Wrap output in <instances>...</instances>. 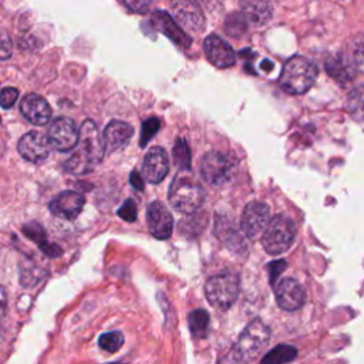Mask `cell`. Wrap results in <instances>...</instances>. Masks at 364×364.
Segmentation results:
<instances>
[{
    "mask_svg": "<svg viewBox=\"0 0 364 364\" xmlns=\"http://www.w3.org/2000/svg\"><path fill=\"white\" fill-rule=\"evenodd\" d=\"M188 326L195 338H205L209 331V313L203 309H196L188 316Z\"/></svg>",
    "mask_w": 364,
    "mask_h": 364,
    "instance_id": "obj_23",
    "label": "cell"
},
{
    "mask_svg": "<svg viewBox=\"0 0 364 364\" xmlns=\"http://www.w3.org/2000/svg\"><path fill=\"white\" fill-rule=\"evenodd\" d=\"M168 199L175 210L189 215L202 206L205 200V191L198 181L182 171V173L179 172L173 178L169 186Z\"/></svg>",
    "mask_w": 364,
    "mask_h": 364,
    "instance_id": "obj_4",
    "label": "cell"
},
{
    "mask_svg": "<svg viewBox=\"0 0 364 364\" xmlns=\"http://www.w3.org/2000/svg\"><path fill=\"white\" fill-rule=\"evenodd\" d=\"M274 294L279 307L286 311H294L300 309L306 301L304 289L297 280L291 277L282 279L279 283H276Z\"/></svg>",
    "mask_w": 364,
    "mask_h": 364,
    "instance_id": "obj_12",
    "label": "cell"
},
{
    "mask_svg": "<svg viewBox=\"0 0 364 364\" xmlns=\"http://www.w3.org/2000/svg\"><path fill=\"white\" fill-rule=\"evenodd\" d=\"M10 51H11V47H9V38L6 36H3V40H1V58L6 60L10 55Z\"/></svg>",
    "mask_w": 364,
    "mask_h": 364,
    "instance_id": "obj_37",
    "label": "cell"
},
{
    "mask_svg": "<svg viewBox=\"0 0 364 364\" xmlns=\"http://www.w3.org/2000/svg\"><path fill=\"white\" fill-rule=\"evenodd\" d=\"M351 60H353V67L364 74V34H360L353 40Z\"/></svg>",
    "mask_w": 364,
    "mask_h": 364,
    "instance_id": "obj_30",
    "label": "cell"
},
{
    "mask_svg": "<svg viewBox=\"0 0 364 364\" xmlns=\"http://www.w3.org/2000/svg\"><path fill=\"white\" fill-rule=\"evenodd\" d=\"M297 350L290 344H279L264 354L262 364H286L296 358Z\"/></svg>",
    "mask_w": 364,
    "mask_h": 364,
    "instance_id": "obj_24",
    "label": "cell"
},
{
    "mask_svg": "<svg viewBox=\"0 0 364 364\" xmlns=\"http://www.w3.org/2000/svg\"><path fill=\"white\" fill-rule=\"evenodd\" d=\"M47 136L54 149L60 152H68L75 145H78L80 131L73 119L60 117L51 122L47 131Z\"/></svg>",
    "mask_w": 364,
    "mask_h": 364,
    "instance_id": "obj_8",
    "label": "cell"
},
{
    "mask_svg": "<svg viewBox=\"0 0 364 364\" xmlns=\"http://www.w3.org/2000/svg\"><path fill=\"white\" fill-rule=\"evenodd\" d=\"M287 267L286 260H274L269 264V270H270V283L274 287V284L277 283V277L279 274Z\"/></svg>",
    "mask_w": 364,
    "mask_h": 364,
    "instance_id": "obj_35",
    "label": "cell"
},
{
    "mask_svg": "<svg viewBox=\"0 0 364 364\" xmlns=\"http://www.w3.org/2000/svg\"><path fill=\"white\" fill-rule=\"evenodd\" d=\"M237 169V162L233 156L223 154V152H218V151H212L208 152L200 164V175L202 178L213 186H222L225 183H228L235 172Z\"/></svg>",
    "mask_w": 364,
    "mask_h": 364,
    "instance_id": "obj_7",
    "label": "cell"
},
{
    "mask_svg": "<svg viewBox=\"0 0 364 364\" xmlns=\"http://www.w3.org/2000/svg\"><path fill=\"white\" fill-rule=\"evenodd\" d=\"M111 364H118V363H111Z\"/></svg>",
    "mask_w": 364,
    "mask_h": 364,
    "instance_id": "obj_39",
    "label": "cell"
},
{
    "mask_svg": "<svg viewBox=\"0 0 364 364\" xmlns=\"http://www.w3.org/2000/svg\"><path fill=\"white\" fill-rule=\"evenodd\" d=\"M216 232L219 235V237H222V240H228V245L232 246L233 243L237 246L239 243H242V236L237 235V232L233 229L232 223L229 220H218L216 223Z\"/></svg>",
    "mask_w": 364,
    "mask_h": 364,
    "instance_id": "obj_29",
    "label": "cell"
},
{
    "mask_svg": "<svg viewBox=\"0 0 364 364\" xmlns=\"http://www.w3.org/2000/svg\"><path fill=\"white\" fill-rule=\"evenodd\" d=\"M124 344V336L121 331H109L104 333L98 338V346L107 353L118 351Z\"/></svg>",
    "mask_w": 364,
    "mask_h": 364,
    "instance_id": "obj_28",
    "label": "cell"
},
{
    "mask_svg": "<svg viewBox=\"0 0 364 364\" xmlns=\"http://www.w3.org/2000/svg\"><path fill=\"white\" fill-rule=\"evenodd\" d=\"M146 223L151 235L156 239H168L172 233L173 219L168 208L159 202L154 200L146 208Z\"/></svg>",
    "mask_w": 364,
    "mask_h": 364,
    "instance_id": "obj_13",
    "label": "cell"
},
{
    "mask_svg": "<svg viewBox=\"0 0 364 364\" xmlns=\"http://www.w3.org/2000/svg\"><path fill=\"white\" fill-rule=\"evenodd\" d=\"M105 144L94 121L85 119L80 127L77 149L64 162V169L73 175H84L94 169L104 158Z\"/></svg>",
    "mask_w": 364,
    "mask_h": 364,
    "instance_id": "obj_1",
    "label": "cell"
},
{
    "mask_svg": "<svg viewBox=\"0 0 364 364\" xmlns=\"http://www.w3.org/2000/svg\"><path fill=\"white\" fill-rule=\"evenodd\" d=\"M23 233H24L28 239H31L33 242H36V243L40 246V249H41L47 256H50V257H58V256H61V253H63L61 247H58L57 245L50 243V242L47 240V235H46V232L43 230V228H41L38 223L31 222V223L24 225V226H23Z\"/></svg>",
    "mask_w": 364,
    "mask_h": 364,
    "instance_id": "obj_21",
    "label": "cell"
},
{
    "mask_svg": "<svg viewBox=\"0 0 364 364\" xmlns=\"http://www.w3.org/2000/svg\"><path fill=\"white\" fill-rule=\"evenodd\" d=\"M203 50L208 61L216 68H229L236 61L232 46L216 34H209L205 38Z\"/></svg>",
    "mask_w": 364,
    "mask_h": 364,
    "instance_id": "obj_14",
    "label": "cell"
},
{
    "mask_svg": "<svg viewBox=\"0 0 364 364\" xmlns=\"http://www.w3.org/2000/svg\"><path fill=\"white\" fill-rule=\"evenodd\" d=\"M129 183H131L135 189H138V191H142V189H144V179H142V176H141L136 171H132V172H131Z\"/></svg>",
    "mask_w": 364,
    "mask_h": 364,
    "instance_id": "obj_36",
    "label": "cell"
},
{
    "mask_svg": "<svg viewBox=\"0 0 364 364\" xmlns=\"http://www.w3.org/2000/svg\"><path fill=\"white\" fill-rule=\"evenodd\" d=\"M158 0H124L125 6L135 13H148Z\"/></svg>",
    "mask_w": 364,
    "mask_h": 364,
    "instance_id": "obj_33",
    "label": "cell"
},
{
    "mask_svg": "<svg viewBox=\"0 0 364 364\" xmlns=\"http://www.w3.org/2000/svg\"><path fill=\"white\" fill-rule=\"evenodd\" d=\"M161 122L158 118H148L144 121L142 128H141V138H139V145L144 148L146 146V144L156 135V132L159 131Z\"/></svg>",
    "mask_w": 364,
    "mask_h": 364,
    "instance_id": "obj_31",
    "label": "cell"
},
{
    "mask_svg": "<svg viewBox=\"0 0 364 364\" xmlns=\"http://www.w3.org/2000/svg\"><path fill=\"white\" fill-rule=\"evenodd\" d=\"M326 70L328 75L333 77L340 84H346L354 78L353 68L348 64H346V61L340 55L328 58L326 63Z\"/></svg>",
    "mask_w": 364,
    "mask_h": 364,
    "instance_id": "obj_22",
    "label": "cell"
},
{
    "mask_svg": "<svg viewBox=\"0 0 364 364\" xmlns=\"http://www.w3.org/2000/svg\"><path fill=\"white\" fill-rule=\"evenodd\" d=\"M172 154H173V161L178 165V168H181L182 171L191 169V151H189V146L185 139H182V138L176 139Z\"/></svg>",
    "mask_w": 364,
    "mask_h": 364,
    "instance_id": "obj_26",
    "label": "cell"
},
{
    "mask_svg": "<svg viewBox=\"0 0 364 364\" xmlns=\"http://www.w3.org/2000/svg\"><path fill=\"white\" fill-rule=\"evenodd\" d=\"M23 117L34 125H46L51 118V108L48 102L38 94H27L20 102Z\"/></svg>",
    "mask_w": 364,
    "mask_h": 364,
    "instance_id": "obj_17",
    "label": "cell"
},
{
    "mask_svg": "<svg viewBox=\"0 0 364 364\" xmlns=\"http://www.w3.org/2000/svg\"><path fill=\"white\" fill-rule=\"evenodd\" d=\"M152 24L158 31L165 34L179 47L188 48L191 46V37L183 30H181L178 21L173 17H171L166 11L156 10L152 14Z\"/></svg>",
    "mask_w": 364,
    "mask_h": 364,
    "instance_id": "obj_18",
    "label": "cell"
},
{
    "mask_svg": "<svg viewBox=\"0 0 364 364\" xmlns=\"http://www.w3.org/2000/svg\"><path fill=\"white\" fill-rule=\"evenodd\" d=\"M269 338L270 328L260 318H255L245 327L236 344L233 346L230 351L232 363L246 364L247 361H252L267 346Z\"/></svg>",
    "mask_w": 364,
    "mask_h": 364,
    "instance_id": "obj_3",
    "label": "cell"
},
{
    "mask_svg": "<svg viewBox=\"0 0 364 364\" xmlns=\"http://www.w3.org/2000/svg\"><path fill=\"white\" fill-rule=\"evenodd\" d=\"M240 11L249 24L262 27L273 17V7L269 0H239Z\"/></svg>",
    "mask_w": 364,
    "mask_h": 364,
    "instance_id": "obj_20",
    "label": "cell"
},
{
    "mask_svg": "<svg viewBox=\"0 0 364 364\" xmlns=\"http://www.w3.org/2000/svg\"><path fill=\"white\" fill-rule=\"evenodd\" d=\"M18 97V91L16 88H11V87H6L1 90V94H0V102H1V107L4 109L10 108L16 100Z\"/></svg>",
    "mask_w": 364,
    "mask_h": 364,
    "instance_id": "obj_34",
    "label": "cell"
},
{
    "mask_svg": "<svg viewBox=\"0 0 364 364\" xmlns=\"http://www.w3.org/2000/svg\"><path fill=\"white\" fill-rule=\"evenodd\" d=\"M84 203L85 199L80 192L64 191L54 196L48 206L53 215L65 220H74L82 210Z\"/></svg>",
    "mask_w": 364,
    "mask_h": 364,
    "instance_id": "obj_15",
    "label": "cell"
},
{
    "mask_svg": "<svg viewBox=\"0 0 364 364\" xmlns=\"http://www.w3.org/2000/svg\"><path fill=\"white\" fill-rule=\"evenodd\" d=\"M263 68H264L266 71H270V70H272V63L267 61V64H263Z\"/></svg>",
    "mask_w": 364,
    "mask_h": 364,
    "instance_id": "obj_38",
    "label": "cell"
},
{
    "mask_svg": "<svg viewBox=\"0 0 364 364\" xmlns=\"http://www.w3.org/2000/svg\"><path fill=\"white\" fill-rule=\"evenodd\" d=\"M316 78V64L306 57L294 55L284 63L279 78V84L287 94L300 95L311 88Z\"/></svg>",
    "mask_w": 364,
    "mask_h": 364,
    "instance_id": "obj_2",
    "label": "cell"
},
{
    "mask_svg": "<svg viewBox=\"0 0 364 364\" xmlns=\"http://www.w3.org/2000/svg\"><path fill=\"white\" fill-rule=\"evenodd\" d=\"M118 216L127 222H134L136 219V205L132 199H127L118 209Z\"/></svg>",
    "mask_w": 364,
    "mask_h": 364,
    "instance_id": "obj_32",
    "label": "cell"
},
{
    "mask_svg": "<svg viewBox=\"0 0 364 364\" xmlns=\"http://www.w3.org/2000/svg\"><path fill=\"white\" fill-rule=\"evenodd\" d=\"M169 171L168 154L161 146H152L148 149L142 164L144 178L151 183H159L164 181Z\"/></svg>",
    "mask_w": 364,
    "mask_h": 364,
    "instance_id": "obj_16",
    "label": "cell"
},
{
    "mask_svg": "<svg viewBox=\"0 0 364 364\" xmlns=\"http://www.w3.org/2000/svg\"><path fill=\"white\" fill-rule=\"evenodd\" d=\"M134 135V128L125 121L112 119L104 129V144L108 151H118L125 148Z\"/></svg>",
    "mask_w": 364,
    "mask_h": 364,
    "instance_id": "obj_19",
    "label": "cell"
},
{
    "mask_svg": "<svg viewBox=\"0 0 364 364\" xmlns=\"http://www.w3.org/2000/svg\"><path fill=\"white\" fill-rule=\"evenodd\" d=\"M247 24L242 13H232L225 20V31L232 37H240L247 30Z\"/></svg>",
    "mask_w": 364,
    "mask_h": 364,
    "instance_id": "obj_27",
    "label": "cell"
},
{
    "mask_svg": "<svg viewBox=\"0 0 364 364\" xmlns=\"http://www.w3.org/2000/svg\"><path fill=\"white\" fill-rule=\"evenodd\" d=\"M239 276L235 272H222L209 277L205 283V296L208 301L220 310H228L237 299Z\"/></svg>",
    "mask_w": 364,
    "mask_h": 364,
    "instance_id": "obj_5",
    "label": "cell"
},
{
    "mask_svg": "<svg viewBox=\"0 0 364 364\" xmlns=\"http://www.w3.org/2000/svg\"><path fill=\"white\" fill-rule=\"evenodd\" d=\"M269 216L270 210L264 202L253 200L247 203L240 218V228L245 236L249 239H255L260 233H263L270 222Z\"/></svg>",
    "mask_w": 364,
    "mask_h": 364,
    "instance_id": "obj_10",
    "label": "cell"
},
{
    "mask_svg": "<svg viewBox=\"0 0 364 364\" xmlns=\"http://www.w3.org/2000/svg\"><path fill=\"white\" fill-rule=\"evenodd\" d=\"M346 108L355 121H364V84L355 87L348 94Z\"/></svg>",
    "mask_w": 364,
    "mask_h": 364,
    "instance_id": "obj_25",
    "label": "cell"
},
{
    "mask_svg": "<svg viewBox=\"0 0 364 364\" xmlns=\"http://www.w3.org/2000/svg\"><path fill=\"white\" fill-rule=\"evenodd\" d=\"M171 13L185 30L200 33L205 28V16L198 0H171Z\"/></svg>",
    "mask_w": 364,
    "mask_h": 364,
    "instance_id": "obj_9",
    "label": "cell"
},
{
    "mask_svg": "<svg viewBox=\"0 0 364 364\" xmlns=\"http://www.w3.org/2000/svg\"><path fill=\"white\" fill-rule=\"evenodd\" d=\"M17 149L26 161L31 164H41L48 158L51 144L48 136L38 131H30L20 138Z\"/></svg>",
    "mask_w": 364,
    "mask_h": 364,
    "instance_id": "obj_11",
    "label": "cell"
},
{
    "mask_svg": "<svg viewBox=\"0 0 364 364\" xmlns=\"http://www.w3.org/2000/svg\"><path fill=\"white\" fill-rule=\"evenodd\" d=\"M294 236V222L286 215H276L262 235V245L269 255H280L293 245Z\"/></svg>",
    "mask_w": 364,
    "mask_h": 364,
    "instance_id": "obj_6",
    "label": "cell"
}]
</instances>
